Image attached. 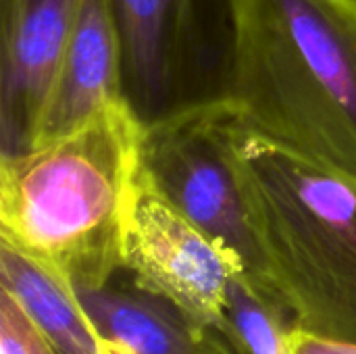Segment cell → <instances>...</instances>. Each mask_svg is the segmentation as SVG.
I'll list each match as a JSON object with an SVG mask.
<instances>
[{
	"instance_id": "cell-9",
	"label": "cell",
	"mask_w": 356,
	"mask_h": 354,
	"mask_svg": "<svg viewBox=\"0 0 356 354\" xmlns=\"http://www.w3.org/2000/svg\"><path fill=\"white\" fill-rule=\"evenodd\" d=\"M0 275L58 354H108L63 271L0 238Z\"/></svg>"
},
{
	"instance_id": "cell-3",
	"label": "cell",
	"mask_w": 356,
	"mask_h": 354,
	"mask_svg": "<svg viewBox=\"0 0 356 354\" xmlns=\"http://www.w3.org/2000/svg\"><path fill=\"white\" fill-rule=\"evenodd\" d=\"M236 154L269 292L296 328L356 342V177L242 123Z\"/></svg>"
},
{
	"instance_id": "cell-5",
	"label": "cell",
	"mask_w": 356,
	"mask_h": 354,
	"mask_svg": "<svg viewBox=\"0 0 356 354\" xmlns=\"http://www.w3.org/2000/svg\"><path fill=\"white\" fill-rule=\"evenodd\" d=\"M238 125L236 108L229 104L146 129L140 165L181 215L236 255L248 280L269 292L265 259L238 171Z\"/></svg>"
},
{
	"instance_id": "cell-10",
	"label": "cell",
	"mask_w": 356,
	"mask_h": 354,
	"mask_svg": "<svg viewBox=\"0 0 356 354\" xmlns=\"http://www.w3.org/2000/svg\"><path fill=\"white\" fill-rule=\"evenodd\" d=\"M282 303L254 286L248 275H238L227 292V325L236 348L246 354H288V332L277 319Z\"/></svg>"
},
{
	"instance_id": "cell-4",
	"label": "cell",
	"mask_w": 356,
	"mask_h": 354,
	"mask_svg": "<svg viewBox=\"0 0 356 354\" xmlns=\"http://www.w3.org/2000/svg\"><path fill=\"white\" fill-rule=\"evenodd\" d=\"M121 56V102L142 131L229 106L240 0H108Z\"/></svg>"
},
{
	"instance_id": "cell-7",
	"label": "cell",
	"mask_w": 356,
	"mask_h": 354,
	"mask_svg": "<svg viewBox=\"0 0 356 354\" xmlns=\"http://www.w3.org/2000/svg\"><path fill=\"white\" fill-rule=\"evenodd\" d=\"M81 0H0V159L38 144Z\"/></svg>"
},
{
	"instance_id": "cell-6",
	"label": "cell",
	"mask_w": 356,
	"mask_h": 354,
	"mask_svg": "<svg viewBox=\"0 0 356 354\" xmlns=\"http://www.w3.org/2000/svg\"><path fill=\"white\" fill-rule=\"evenodd\" d=\"M121 265L196 330L229 334L227 292L244 263L181 215L138 167L121 227Z\"/></svg>"
},
{
	"instance_id": "cell-13",
	"label": "cell",
	"mask_w": 356,
	"mask_h": 354,
	"mask_svg": "<svg viewBox=\"0 0 356 354\" xmlns=\"http://www.w3.org/2000/svg\"><path fill=\"white\" fill-rule=\"evenodd\" d=\"M113 354H115V353H113Z\"/></svg>"
},
{
	"instance_id": "cell-8",
	"label": "cell",
	"mask_w": 356,
	"mask_h": 354,
	"mask_svg": "<svg viewBox=\"0 0 356 354\" xmlns=\"http://www.w3.org/2000/svg\"><path fill=\"white\" fill-rule=\"evenodd\" d=\"M121 102V56L108 0H81L63 50L38 144L67 136Z\"/></svg>"
},
{
	"instance_id": "cell-12",
	"label": "cell",
	"mask_w": 356,
	"mask_h": 354,
	"mask_svg": "<svg viewBox=\"0 0 356 354\" xmlns=\"http://www.w3.org/2000/svg\"><path fill=\"white\" fill-rule=\"evenodd\" d=\"M288 354H356V342L292 328L288 332Z\"/></svg>"
},
{
	"instance_id": "cell-2",
	"label": "cell",
	"mask_w": 356,
	"mask_h": 354,
	"mask_svg": "<svg viewBox=\"0 0 356 354\" xmlns=\"http://www.w3.org/2000/svg\"><path fill=\"white\" fill-rule=\"evenodd\" d=\"M142 129L123 102L79 129L0 159V238L69 282L121 265V227L140 167Z\"/></svg>"
},
{
	"instance_id": "cell-11",
	"label": "cell",
	"mask_w": 356,
	"mask_h": 354,
	"mask_svg": "<svg viewBox=\"0 0 356 354\" xmlns=\"http://www.w3.org/2000/svg\"><path fill=\"white\" fill-rule=\"evenodd\" d=\"M0 354H58L13 294H0Z\"/></svg>"
},
{
	"instance_id": "cell-1",
	"label": "cell",
	"mask_w": 356,
	"mask_h": 354,
	"mask_svg": "<svg viewBox=\"0 0 356 354\" xmlns=\"http://www.w3.org/2000/svg\"><path fill=\"white\" fill-rule=\"evenodd\" d=\"M240 123L356 177V0H240Z\"/></svg>"
}]
</instances>
